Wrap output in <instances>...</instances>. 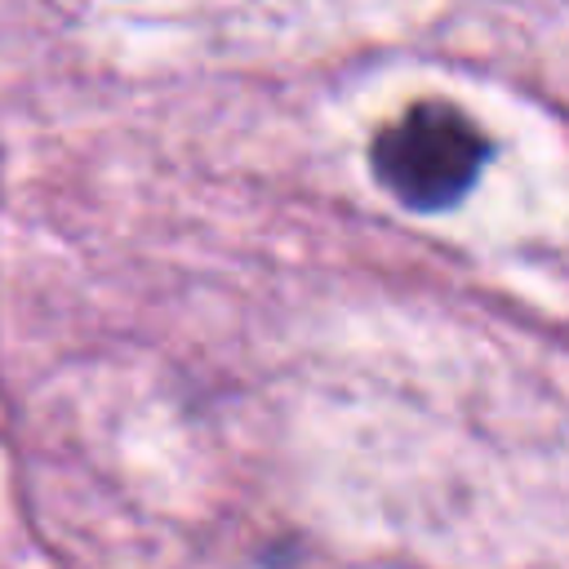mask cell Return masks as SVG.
Wrapping results in <instances>:
<instances>
[{
    "instance_id": "1",
    "label": "cell",
    "mask_w": 569,
    "mask_h": 569,
    "mask_svg": "<svg viewBox=\"0 0 569 569\" xmlns=\"http://www.w3.org/2000/svg\"><path fill=\"white\" fill-rule=\"evenodd\" d=\"M485 156L489 142L471 124V116L440 98L405 107L369 142V169L378 187L418 213L458 204L476 187Z\"/></svg>"
}]
</instances>
